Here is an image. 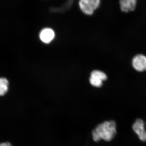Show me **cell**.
<instances>
[{"instance_id": "cell-1", "label": "cell", "mask_w": 146, "mask_h": 146, "mask_svg": "<svg viewBox=\"0 0 146 146\" xmlns=\"http://www.w3.org/2000/svg\"><path fill=\"white\" fill-rule=\"evenodd\" d=\"M117 134L116 123L114 121H106L100 124L93 130L92 138L95 142L101 140L110 141Z\"/></svg>"}, {"instance_id": "cell-2", "label": "cell", "mask_w": 146, "mask_h": 146, "mask_svg": "<svg viewBox=\"0 0 146 146\" xmlns=\"http://www.w3.org/2000/svg\"><path fill=\"white\" fill-rule=\"evenodd\" d=\"M100 0H80L79 5L83 13L87 15H91L94 11L99 7Z\"/></svg>"}, {"instance_id": "cell-3", "label": "cell", "mask_w": 146, "mask_h": 146, "mask_svg": "<svg viewBox=\"0 0 146 146\" xmlns=\"http://www.w3.org/2000/svg\"><path fill=\"white\" fill-rule=\"evenodd\" d=\"M107 75L102 71L95 70L91 74L89 82L91 85L94 87L99 88L103 85V82L107 79Z\"/></svg>"}, {"instance_id": "cell-4", "label": "cell", "mask_w": 146, "mask_h": 146, "mask_svg": "<svg viewBox=\"0 0 146 146\" xmlns=\"http://www.w3.org/2000/svg\"><path fill=\"white\" fill-rule=\"evenodd\" d=\"M132 128L140 140L146 142V129L144 121L141 119H137L133 124Z\"/></svg>"}, {"instance_id": "cell-5", "label": "cell", "mask_w": 146, "mask_h": 146, "mask_svg": "<svg viewBox=\"0 0 146 146\" xmlns=\"http://www.w3.org/2000/svg\"><path fill=\"white\" fill-rule=\"evenodd\" d=\"M131 63L133 68L137 72L146 71V56L145 55H136L132 58Z\"/></svg>"}, {"instance_id": "cell-6", "label": "cell", "mask_w": 146, "mask_h": 146, "mask_svg": "<svg viewBox=\"0 0 146 146\" xmlns=\"http://www.w3.org/2000/svg\"><path fill=\"white\" fill-rule=\"evenodd\" d=\"M55 37L54 32L52 29L47 28L43 29L40 32L39 38L42 42L49 44L53 40Z\"/></svg>"}, {"instance_id": "cell-7", "label": "cell", "mask_w": 146, "mask_h": 146, "mask_svg": "<svg viewBox=\"0 0 146 146\" xmlns=\"http://www.w3.org/2000/svg\"><path fill=\"white\" fill-rule=\"evenodd\" d=\"M137 0H120V8L123 12L133 11L136 8Z\"/></svg>"}, {"instance_id": "cell-8", "label": "cell", "mask_w": 146, "mask_h": 146, "mask_svg": "<svg viewBox=\"0 0 146 146\" xmlns=\"http://www.w3.org/2000/svg\"><path fill=\"white\" fill-rule=\"evenodd\" d=\"M9 82L5 78L0 77V96H5L8 92Z\"/></svg>"}, {"instance_id": "cell-9", "label": "cell", "mask_w": 146, "mask_h": 146, "mask_svg": "<svg viewBox=\"0 0 146 146\" xmlns=\"http://www.w3.org/2000/svg\"><path fill=\"white\" fill-rule=\"evenodd\" d=\"M0 146H12L11 144L9 142H5V143H0Z\"/></svg>"}, {"instance_id": "cell-10", "label": "cell", "mask_w": 146, "mask_h": 146, "mask_svg": "<svg viewBox=\"0 0 146 146\" xmlns=\"http://www.w3.org/2000/svg\"></svg>"}]
</instances>
